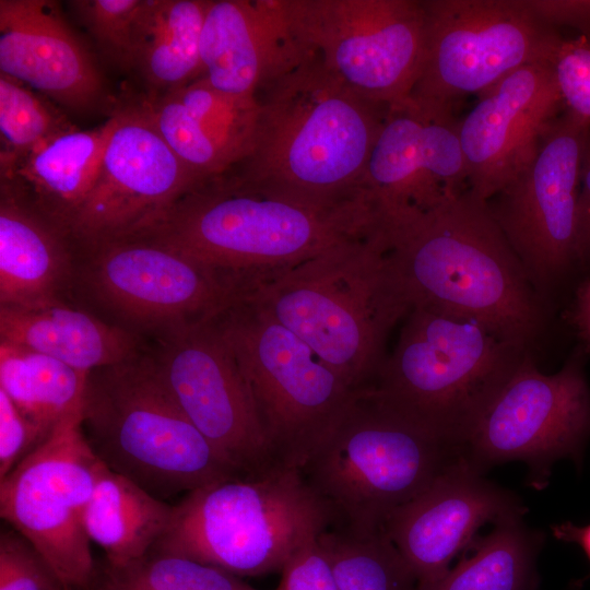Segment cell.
I'll list each match as a JSON object with an SVG mask.
<instances>
[{
	"label": "cell",
	"instance_id": "obj_1",
	"mask_svg": "<svg viewBox=\"0 0 590 590\" xmlns=\"http://www.w3.org/2000/svg\"><path fill=\"white\" fill-rule=\"evenodd\" d=\"M396 281L410 307L474 320L530 351L547 303L471 189L438 208L380 226Z\"/></svg>",
	"mask_w": 590,
	"mask_h": 590
},
{
	"label": "cell",
	"instance_id": "obj_2",
	"mask_svg": "<svg viewBox=\"0 0 590 590\" xmlns=\"http://www.w3.org/2000/svg\"><path fill=\"white\" fill-rule=\"evenodd\" d=\"M256 98L252 146L228 172L318 204L366 198L361 181L389 106L354 93L315 54Z\"/></svg>",
	"mask_w": 590,
	"mask_h": 590
},
{
	"label": "cell",
	"instance_id": "obj_3",
	"mask_svg": "<svg viewBox=\"0 0 590 590\" xmlns=\"http://www.w3.org/2000/svg\"><path fill=\"white\" fill-rule=\"evenodd\" d=\"M378 226L366 198L318 204L226 172L197 184L134 236L170 246L252 285Z\"/></svg>",
	"mask_w": 590,
	"mask_h": 590
},
{
	"label": "cell",
	"instance_id": "obj_4",
	"mask_svg": "<svg viewBox=\"0 0 590 590\" xmlns=\"http://www.w3.org/2000/svg\"><path fill=\"white\" fill-rule=\"evenodd\" d=\"M247 294L353 390L373 385L390 331L411 309L380 227L263 278Z\"/></svg>",
	"mask_w": 590,
	"mask_h": 590
},
{
	"label": "cell",
	"instance_id": "obj_5",
	"mask_svg": "<svg viewBox=\"0 0 590 590\" xmlns=\"http://www.w3.org/2000/svg\"><path fill=\"white\" fill-rule=\"evenodd\" d=\"M462 457L460 447L365 388L354 392L300 472L329 509L330 529L368 535Z\"/></svg>",
	"mask_w": 590,
	"mask_h": 590
},
{
	"label": "cell",
	"instance_id": "obj_6",
	"mask_svg": "<svg viewBox=\"0 0 590 590\" xmlns=\"http://www.w3.org/2000/svg\"><path fill=\"white\" fill-rule=\"evenodd\" d=\"M82 427L109 470L163 500L240 477L182 411L150 344L131 359L88 374Z\"/></svg>",
	"mask_w": 590,
	"mask_h": 590
},
{
	"label": "cell",
	"instance_id": "obj_7",
	"mask_svg": "<svg viewBox=\"0 0 590 590\" xmlns=\"http://www.w3.org/2000/svg\"><path fill=\"white\" fill-rule=\"evenodd\" d=\"M326 504L300 470L278 467L187 493L151 551L184 556L237 577L282 571L302 547L331 528Z\"/></svg>",
	"mask_w": 590,
	"mask_h": 590
},
{
	"label": "cell",
	"instance_id": "obj_8",
	"mask_svg": "<svg viewBox=\"0 0 590 590\" xmlns=\"http://www.w3.org/2000/svg\"><path fill=\"white\" fill-rule=\"evenodd\" d=\"M529 352L474 320L413 306L367 389L463 451L482 414Z\"/></svg>",
	"mask_w": 590,
	"mask_h": 590
},
{
	"label": "cell",
	"instance_id": "obj_9",
	"mask_svg": "<svg viewBox=\"0 0 590 590\" xmlns=\"http://www.w3.org/2000/svg\"><path fill=\"white\" fill-rule=\"evenodd\" d=\"M216 321L275 462L300 470L356 390L248 294Z\"/></svg>",
	"mask_w": 590,
	"mask_h": 590
},
{
	"label": "cell",
	"instance_id": "obj_10",
	"mask_svg": "<svg viewBox=\"0 0 590 590\" xmlns=\"http://www.w3.org/2000/svg\"><path fill=\"white\" fill-rule=\"evenodd\" d=\"M248 290L244 280L144 237L79 245L73 294L144 338L213 319Z\"/></svg>",
	"mask_w": 590,
	"mask_h": 590
},
{
	"label": "cell",
	"instance_id": "obj_11",
	"mask_svg": "<svg viewBox=\"0 0 590 590\" xmlns=\"http://www.w3.org/2000/svg\"><path fill=\"white\" fill-rule=\"evenodd\" d=\"M426 44L409 101L432 117H456L521 67L551 61L563 36L540 21L524 0H422Z\"/></svg>",
	"mask_w": 590,
	"mask_h": 590
},
{
	"label": "cell",
	"instance_id": "obj_12",
	"mask_svg": "<svg viewBox=\"0 0 590 590\" xmlns=\"http://www.w3.org/2000/svg\"><path fill=\"white\" fill-rule=\"evenodd\" d=\"M290 24L324 68L354 93L405 103L423 66L422 0H283Z\"/></svg>",
	"mask_w": 590,
	"mask_h": 590
},
{
	"label": "cell",
	"instance_id": "obj_13",
	"mask_svg": "<svg viewBox=\"0 0 590 590\" xmlns=\"http://www.w3.org/2000/svg\"><path fill=\"white\" fill-rule=\"evenodd\" d=\"M587 355L579 346L559 370L545 374L527 353L470 433L463 458L482 473L521 461L528 484L544 488L552 465L579 459L590 437Z\"/></svg>",
	"mask_w": 590,
	"mask_h": 590
},
{
	"label": "cell",
	"instance_id": "obj_14",
	"mask_svg": "<svg viewBox=\"0 0 590 590\" xmlns=\"http://www.w3.org/2000/svg\"><path fill=\"white\" fill-rule=\"evenodd\" d=\"M102 464L85 437L81 410L0 479L1 518L33 544L63 586L79 590H88L95 571L84 520Z\"/></svg>",
	"mask_w": 590,
	"mask_h": 590
},
{
	"label": "cell",
	"instance_id": "obj_15",
	"mask_svg": "<svg viewBox=\"0 0 590 590\" xmlns=\"http://www.w3.org/2000/svg\"><path fill=\"white\" fill-rule=\"evenodd\" d=\"M589 129L590 120L564 109L545 129L530 164L486 201L546 303L551 291L578 264L577 205Z\"/></svg>",
	"mask_w": 590,
	"mask_h": 590
},
{
	"label": "cell",
	"instance_id": "obj_16",
	"mask_svg": "<svg viewBox=\"0 0 590 590\" xmlns=\"http://www.w3.org/2000/svg\"><path fill=\"white\" fill-rule=\"evenodd\" d=\"M150 349L182 411L238 476L281 467L216 317L157 335Z\"/></svg>",
	"mask_w": 590,
	"mask_h": 590
},
{
	"label": "cell",
	"instance_id": "obj_17",
	"mask_svg": "<svg viewBox=\"0 0 590 590\" xmlns=\"http://www.w3.org/2000/svg\"><path fill=\"white\" fill-rule=\"evenodd\" d=\"M71 232L79 245L134 236L202 181L170 150L142 102L118 108Z\"/></svg>",
	"mask_w": 590,
	"mask_h": 590
},
{
	"label": "cell",
	"instance_id": "obj_18",
	"mask_svg": "<svg viewBox=\"0 0 590 590\" xmlns=\"http://www.w3.org/2000/svg\"><path fill=\"white\" fill-rule=\"evenodd\" d=\"M470 189L459 119L410 101L390 106L361 181L380 224L432 211Z\"/></svg>",
	"mask_w": 590,
	"mask_h": 590
},
{
	"label": "cell",
	"instance_id": "obj_19",
	"mask_svg": "<svg viewBox=\"0 0 590 590\" xmlns=\"http://www.w3.org/2000/svg\"><path fill=\"white\" fill-rule=\"evenodd\" d=\"M526 511L518 496L485 479L462 457L394 509L384 530L414 574L417 590H427L450 569L452 558L470 547L484 523Z\"/></svg>",
	"mask_w": 590,
	"mask_h": 590
},
{
	"label": "cell",
	"instance_id": "obj_20",
	"mask_svg": "<svg viewBox=\"0 0 590 590\" xmlns=\"http://www.w3.org/2000/svg\"><path fill=\"white\" fill-rule=\"evenodd\" d=\"M565 109L551 61L509 73L459 119L470 189L487 201L533 160L541 138Z\"/></svg>",
	"mask_w": 590,
	"mask_h": 590
},
{
	"label": "cell",
	"instance_id": "obj_21",
	"mask_svg": "<svg viewBox=\"0 0 590 590\" xmlns=\"http://www.w3.org/2000/svg\"><path fill=\"white\" fill-rule=\"evenodd\" d=\"M0 73L74 111L105 95L97 64L50 0H0Z\"/></svg>",
	"mask_w": 590,
	"mask_h": 590
},
{
	"label": "cell",
	"instance_id": "obj_22",
	"mask_svg": "<svg viewBox=\"0 0 590 590\" xmlns=\"http://www.w3.org/2000/svg\"><path fill=\"white\" fill-rule=\"evenodd\" d=\"M312 55L295 35L283 0H210L201 34L202 76L217 90L256 96Z\"/></svg>",
	"mask_w": 590,
	"mask_h": 590
},
{
	"label": "cell",
	"instance_id": "obj_23",
	"mask_svg": "<svg viewBox=\"0 0 590 590\" xmlns=\"http://www.w3.org/2000/svg\"><path fill=\"white\" fill-rule=\"evenodd\" d=\"M78 256L69 229L0 185V305L68 300Z\"/></svg>",
	"mask_w": 590,
	"mask_h": 590
},
{
	"label": "cell",
	"instance_id": "obj_24",
	"mask_svg": "<svg viewBox=\"0 0 590 590\" xmlns=\"http://www.w3.org/2000/svg\"><path fill=\"white\" fill-rule=\"evenodd\" d=\"M0 340L88 374L131 359L149 346L141 334L63 299L0 305Z\"/></svg>",
	"mask_w": 590,
	"mask_h": 590
},
{
	"label": "cell",
	"instance_id": "obj_25",
	"mask_svg": "<svg viewBox=\"0 0 590 590\" xmlns=\"http://www.w3.org/2000/svg\"><path fill=\"white\" fill-rule=\"evenodd\" d=\"M113 126L111 115L96 128H76L23 155L0 157V185L71 232L94 184Z\"/></svg>",
	"mask_w": 590,
	"mask_h": 590
},
{
	"label": "cell",
	"instance_id": "obj_26",
	"mask_svg": "<svg viewBox=\"0 0 590 590\" xmlns=\"http://www.w3.org/2000/svg\"><path fill=\"white\" fill-rule=\"evenodd\" d=\"M209 4L210 0H142L132 27V69L153 91L150 96L202 76L201 34Z\"/></svg>",
	"mask_w": 590,
	"mask_h": 590
},
{
	"label": "cell",
	"instance_id": "obj_27",
	"mask_svg": "<svg viewBox=\"0 0 590 590\" xmlns=\"http://www.w3.org/2000/svg\"><path fill=\"white\" fill-rule=\"evenodd\" d=\"M174 505L167 504L104 463L85 511V530L106 559L123 563L149 553L167 531Z\"/></svg>",
	"mask_w": 590,
	"mask_h": 590
},
{
	"label": "cell",
	"instance_id": "obj_28",
	"mask_svg": "<svg viewBox=\"0 0 590 590\" xmlns=\"http://www.w3.org/2000/svg\"><path fill=\"white\" fill-rule=\"evenodd\" d=\"M88 373L0 340V389L46 437L82 410Z\"/></svg>",
	"mask_w": 590,
	"mask_h": 590
},
{
	"label": "cell",
	"instance_id": "obj_29",
	"mask_svg": "<svg viewBox=\"0 0 590 590\" xmlns=\"http://www.w3.org/2000/svg\"><path fill=\"white\" fill-rule=\"evenodd\" d=\"M543 542V532L529 528L523 516L505 518L489 534L476 536L470 545L473 554L427 590H534Z\"/></svg>",
	"mask_w": 590,
	"mask_h": 590
},
{
	"label": "cell",
	"instance_id": "obj_30",
	"mask_svg": "<svg viewBox=\"0 0 590 590\" xmlns=\"http://www.w3.org/2000/svg\"><path fill=\"white\" fill-rule=\"evenodd\" d=\"M88 590H255L240 577L193 559L150 551L123 563L95 565Z\"/></svg>",
	"mask_w": 590,
	"mask_h": 590
},
{
	"label": "cell",
	"instance_id": "obj_31",
	"mask_svg": "<svg viewBox=\"0 0 590 590\" xmlns=\"http://www.w3.org/2000/svg\"><path fill=\"white\" fill-rule=\"evenodd\" d=\"M338 590H417V581L385 530L353 535L329 529L319 536Z\"/></svg>",
	"mask_w": 590,
	"mask_h": 590
},
{
	"label": "cell",
	"instance_id": "obj_32",
	"mask_svg": "<svg viewBox=\"0 0 590 590\" xmlns=\"http://www.w3.org/2000/svg\"><path fill=\"white\" fill-rule=\"evenodd\" d=\"M175 155L201 180L220 176L243 161L241 153L194 118L169 94L142 101Z\"/></svg>",
	"mask_w": 590,
	"mask_h": 590
},
{
	"label": "cell",
	"instance_id": "obj_33",
	"mask_svg": "<svg viewBox=\"0 0 590 590\" xmlns=\"http://www.w3.org/2000/svg\"><path fill=\"white\" fill-rule=\"evenodd\" d=\"M76 128L45 96L0 73V157L23 155Z\"/></svg>",
	"mask_w": 590,
	"mask_h": 590
},
{
	"label": "cell",
	"instance_id": "obj_34",
	"mask_svg": "<svg viewBox=\"0 0 590 590\" xmlns=\"http://www.w3.org/2000/svg\"><path fill=\"white\" fill-rule=\"evenodd\" d=\"M167 94L177 99L200 122L229 142L243 155L252 146L259 106L256 96H240L217 90L200 76Z\"/></svg>",
	"mask_w": 590,
	"mask_h": 590
},
{
	"label": "cell",
	"instance_id": "obj_35",
	"mask_svg": "<svg viewBox=\"0 0 590 590\" xmlns=\"http://www.w3.org/2000/svg\"><path fill=\"white\" fill-rule=\"evenodd\" d=\"M142 0H74L71 12L101 52L122 69H132V27Z\"/></svg>",
	"mask_w": 590,
	"mask_h": 590
},
{
	"label": "cell",
	"instance_id": "obj_36",
	"mask_svg": "<svg viewBox=\"0 0 590 590\" xmlns=\"http://www.w3.org/2000/svg\"><path fill=\"white\" fill-rule=\"evenodd\" d=\"M63 586L42 554L14 529L0 533V590H55Z\"/></svg>",
	"mask_w": 590,
	"mask_h": 590
},
{
	"label": "cell",
	"instance_id": "obj_37",
	"mask_svg": "<svg viewBox=\"0 0 590 590\" xmlns=\"http://www.w3.org/2000/svg\"><path fill=\"white\" fill-rule=\"evenodd\" d=\"M551 64L565 109L590 120V39L563 37Z\"/></svg>",
	"mask_w": 590,
	"mask_h": 590
},
{
	"label": "cell",
	"instance_id": "obj_38",
	"mask_svg": "<svg viewBox=\"0 0 590 590\" xmlns=\"http://www.w3.org/2000/svg\"><path fill=\"white\" fill-rule=\"evenodd\" d=\"M46 436L31 423L0 389V479H3Z\"/></svg>",
	"mask_w": 590,
	"mask_h": 590
},
{
	"label": "cell",
	"instance_id": "obj_39",
	"mask_svg": "<svg viewBox=\"0 0 590 590\" xmlns=\"http://www.w3.org/2000/svg\"><path fill=\"white\" fill-rule=\"evenodd\" d=\"M281 573L279 590H338L330 558L319 538L293 555Z\"/></svg>",
	"mask_w": 590,
	"mask_h": 590
},
{
	"label": "cell",
	"instance_id": "obj_40",
	"mask_svg": "<svg viewBox=\"0 0 590 590\" xmlns=\"http://www.w3.org/2000/svg\"><path fill=\"white\" fill-rule=\"evenodd\" d=\"M544 24L558 31L569 27L590 39V0H524Z\"/></svg>",
	"mask_w": 590,
	"mask_h": 590
},
{
	"label": "cell",
	"instance_id": "obj_41",
	"mask_svg": "<svg viewBox=\"0 0 590 590\" xmlns=\"http://www.w3.org/2000/svg\"><path fill=\"white\" fill-rule=\"evenodd\" d=\"M578 263L590 262V129L586 139L577 205Z\"/></svg>",
	"mask_w": 590,
	"mask_h": 590
},
{
	"label": "cell",
	"instance_id": "obj_42",
	"mask_svg": "<svg viewBox=\"0 0 590 590\" xmlns=\"http://www.w3.org/2000/svg\"><path fill=\"white\" fill-rule=\"evenodd\" d=\"M569 322L581 347L590 354V278L577 288L569 309Z\"/></svg>",
	"mask_w": 590,
	"mask_h": 590
},
{
	"label": "cell",
	"instance_id": "obj_43",
	"mask_svg": "<svg viewBox=\"0 0 590 590\" xmlns=\"http://www.w3.org/2000/svg\"><path fill=\"white\" fill-rule=\"evenodd\" d=\"M552 529L558 540L579 544L590 560V523L585 527H576L570 522H565L554 526Z\"/></svg>",
	"mask_w": 590,
	"mask_h": 590
},
{
	"label": "cell",
	"instance_id": "obj_44",
	"mask_svg": "<svg viewBox=\"0 0 590 590\" xmlns=\"http://www.w3.org/2000/svg\"><path fill=\"white\" fill-rule=\"evenodd\" d=\"M55 590H79V589H74V588H70V587H66V586H60L59 588H57Z\"/></svg>",
	"mask_w": 590,
	"mask_h": 590
},
{
	"label": "cell",
	"instance_id": "obj_45",
	"mask_svg": "<svg viewBox=\"0 0 590 590\" xmlns=\"http://www.w3.org/2000/svg\"><path fill=\"white\" fill-rule=\"evenodd\" d=\"M275 590H279V588H276Z\"/></svg>",
	"mask_w": 590,
	"mask_h": 590
}]
</instances>
